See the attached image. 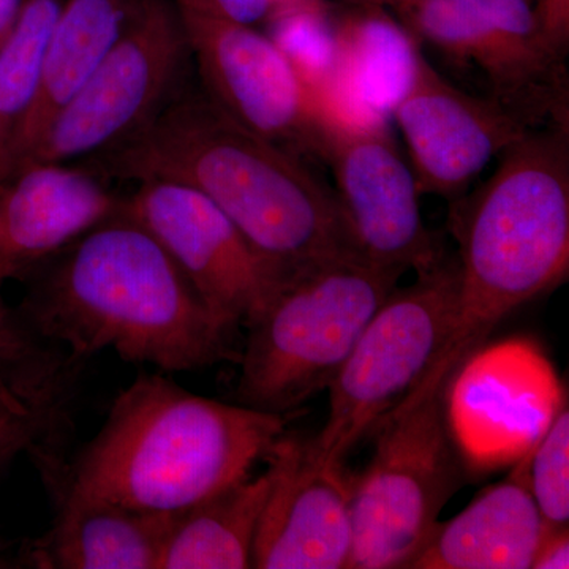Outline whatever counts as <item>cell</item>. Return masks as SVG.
Masks as SVG:
<instances>
[{"mask_svg": "<svg viewBox=\"0 0 569 569\" xmlns=\"http://www.w3.org/2000/svg\"><path fill=\"white\" fill-rule=\"evenodd\" d=\"M18 312L73 358L114 351L159 372L239 359L213 313L151 231L122 211L33 268Z\"/></svg>", "mask_w": 569, "mask_h": 569, "instance_id": "cell-1", "label": "cell"}, {"mask_svg": "<svg viewBox=\"0 0 569 569\" xmlns=\"http://www.w3.org/2000/svg\"><path fill=\"white\" fill-rule=\"evenodd\" d=\"M108 179H173L208 197L283 274L361 254L337 200L298 157L179 88L151 122L96 157ZM365 258V257H362Z\"/></svg>", "mask_w": 569, "mask_h": 569, "instance_id": "cell-2", "label": "cell"}, {"mask_svg": "<svg viewBox=\"0 0 569 569\" xmlns=\"http://www.w3.org/2000/svg\"><path fill=\"white\" fill-rule=\"evenodd\" d=\"M290 415L193 395L163 373L122 389L74 458L33 460L41 481L138 511L178 515L249 477L287 432Z\"/></svg>", "mask_w": 569, "mask_h": 569, "instance_id": "cell-3", "label": "cell"}, {"mask_svg": "<svg viewBox=\"0 0 569 569\" xmlns=\"http://www.w3.org/2000/svg\"><path fill=\"white\" fill-rule=\"evenodd\" d=\"M500 156L489 181L451 213L458 320L440 359L451 366L569 272V127L530 129Z\"/></svg>", "mask_w": 569, "mask_h": 569, "instance_id": "cell-4", "label": "cell"}, {"mask_svg": "<svg viewBox=\"0 0 569 569\" xmlns=\"http://www.w3.org/2000/svg\"><path fill=\"white\" fill-rule=\"evenodd\" d=\"M403 274L348 254L290 277L246 325L238 403L290 415L328 389Z\"/></svg>", "mask_w": 569, "mask_h": 569, "instance_id": "cell-5", "label": "cell"}, {"mask_svg": "<svg viewBox=\"0 0 569 569\" xmlns=\"http://www.w3.org/2000/svg\"><path fill=\"white\" fill-rule=\"evenodd\" d=\"M458 372L433 367L373 430L372 458L351 479L348 569H410L459 489L448 399Z\"/></svg>", "mask_w": 569, "mask_h": 569, "instance_id": "cell-6", "label": "cell"}, {"mask_svg": "<svg viewBox=\"0 0 569 569\" xmlns=\"http://www.w3.org/2000/svg\"><path fill=\"white\" fill-rule=\"evenodd\" d=\"M459 305L456 257L397 287L359 336L329 392L323 429L307 437L325 466H343L356 445L419 387L443 358Z\"/></svg>", "mask_w": 569, "mask_h": 569, "instance_id": "cell-7", "label": "cell"}, {"mask_svg": "<svg viewBox=\"0 0 569 569\" xmlns=\"http://www.w3.org/2000/svg\"><path fill=\"white\" fill-rule=\"evenodd\" d=\"M189 56L174 3L140 0L114 47L18 170L29 163L92 160L132 138L179 91Z\"/></svg>", "mask_w": 569, "mask_h": 569, "instance_id": "cell-8", "label": "cell"}, {"mask_svg": "<svg viewBox=\"0 0 569 569\" xmlns=\"http://www.w3.org/2000/svg\"><path fill=\"white\" fill-rule=\"evenodd\" d=\"M399 17L419 41L477 67L489 99L523 126L569 127L567 56L546 39L530 0H426Z\"/></svg>", "mask_w": 569, "mask_h": 569, "instance_id": "cell-9", "label": "cell"}, {"mask_svg": "<svg viewBox=\"0 0 569 569\" xmlns=\"http://www.w3.org/2000/svg\"><path fill=\"white\" fill-rule=\"evenodd\" d=\"M317 153L335 173L337 200L361 257L417 274L447 257L422 219L413 170L383 121L323 110Z\"/></svg>", "mask_w": 569, "mask_h": 569, "instance_id": "cell-10", "label": "cell"}, {"mask_svg": "<svg viewBox=\"0 0 569 569\" xmlns=\"http://www.w3.org/2000/svg\"><path fill=\"white\" fill-rule=\"evenodd\" d=\"M123 212L156 236L233 331L249 323L290 279L208 197L187 183L141 179L137 190L123 198Z\"/></svg>", "mask_w": 569, "mask_h": 569, "instance_id": "cell-11", "label": "cell"}, {"mask_svg": "<svg viewBox=\"0 0 569 569\" xmlns=\"http://www.w3.org/2000/svg\"><path fill=\"white\" fill-rule=\"evenodd\" d=\"M178 13L204 96L250 132L317 153L323 108L279 44L253 26Z\"/></svg>", "mask_w": 569, "mask_h": 569, "instance_id": "cell-12", "label": "cell"}, {"mask_svg": "<svg viewBox=\"0 0 569 569\" xmlns=\"http://www.w3.org/2000/svg\"><path fill=\"white\" fill-rule=\"evenodd\" d=\"M264 462L272 485L254 537L252 568L348 569L353 475L346 463L325 466L307 437L288 432Z\"/></svg>", "mask_w": 569, "mask_h": 569, "instance_id": "cell-13", "label": "cell"}, {"mask_svg": "<svg viewBox=\"0 0 569 569\" xmlns=\"http://www.w3.org/2000/svg\"><path fill=\"white\" fill-rule=\"evenodd\" d=\"M391 114L410 151L419 192L448 200L530 130L488 96L449 82L422 50Z\"/></svg>", "mask_w": 569, "mask_h": 569, "instance_id": "cell-14", "label": "cell"}, {"mask_svg": "<svg viewBox=\"0 0 569 569\" xmlns=\"http://www.w3.org/2000/svg\"><path fill=\"white\" fill-rule=\"evenodd\" d=\"M122 208L97 168L24 164L0 181V279L28 276Z\"/></svg>", "mask_w": 569, "mask_h": 569, "instance_id": "cell-15", "label": "cell"}, {"mask_svg": "<svg viewBox=\"0 0 569 569\" xmlns=\"http://www.w3.org/2000/svg\"><path fill=\"white\" fill-rule=\"evenodd\" d=\"M43 486L54 519L41 537L26 539L31 569H157L174 515L93 500L61 482Z\"/></svg>", "mask_w": 569, "mask_h": 569, "instance_id": "cell-16", "label": "cell"}, {"mask_svg": "<svg viewBox=\"0 0 569 569\" xmlns=\"http://www.w3.org/2000/svg\"><path fill=\"white\" fill-rule=\"evenodd\" d=\"M140 0H63L44 48L33 102L0 156V181L18 170L58 112L122 36Z\"/></svg>", "mask_w": 569, "mask_h": 569, "instance_id": "cell-17", "label": "cell"}, {"mask_svg": "<svg viewBox=\"0 0 569 569\" xmlns=\"http://www.w3.org/2000/svg\"><path fill=\"white\" fill-rule=\"evenodd\" d=\"M546 523L527 486V451L509 477L438 520L410 569H531Z\"/></svg>", "mask_w": 569, "mask_h": 569, "instance_id": "cell-18", "label": "cell"}, {"mask_svg": "<svg viewBox=\"0 0 569 569\" xmlns=\"http://www.w3.org/2000/svg\"><path fill=\"white\" fill-rule=\"evenodd\" d=\"M340 66L326 110L355 121H383L407 91L421 43L378 7H359L336 22Z\"/></svg>", "mask_w": 569, "mask_h": 569, "instance_id": "cell-19", "label": "cell"}, {"mask_svg": "<svg viewBox=\"0 0 569 569\" xmlns=\"http://www.w3.org/2000/svg\"><path fill=\"white\" fill-rule=\"evenodd\" d=\"M82 362L50 347L0 372V473L21 455L66 449Z\"/></svg>", "mask_w": 569, "mask_h": 569, "instance_id": "cell-20", "label": "cell"}, {"mask_svg": "<svg viewBox=\"0 0 569 569\" xmlns=\"http://www.w3.org/2000/svg\"><path fill=\"white\" fill-rule=\"evenodd\" d=\"M272 485L271 468L174 515L157 569L252 568L254 537Z\"/></svg>", "mask_w": 569, "mask_h": 569, "instance_id": "cell-21", "label": "cell"}, {"mask_svg": "<svg viewBox=\"0 0 569 569\" xmlns=\"http://www.w3.org/2000/svg\"><path fill=\"white\" fill-rule=\"evenodd\" d=\"M62 6L63 0H21L0 44V156L33 102L44 48Z\"/></svg>", "mask_w": 569, "mask_h": 569, "instance_id": "cell-22", "label": "cell"}, {"mask_svg": "<svg viewBox=\"0 0 569 569\" xmlns=\"http://www.w3.org/2000/svg\"><path fill=\"white\" fill-rule=\"evenodd\" d=\"M272 40L288 56L317 99H325L339 81L342 54L336 21L316 2L291 3L277 9Z\"/></svg>", "mask_w": 569, "mask_h": 569, "instance_id": "cell-23", "label": "cell"}, {"mask_svg": "<svg viewBox=\"0 0 569 569\" xmlns=\"http://www.w3.org/2000/svg\"><path fill=\"white\" fill-rule=\"evenodd\" d=\"M527 486L546 529L569 523V408L560 407L527 447Z\"/></svg>", "mask_w": 569, "mask_h": 569, "instance_id": "cell-24", "label": "cell"}, {"mask_svg": "<svg viewBox=\"0 0 569 569\" xmlns=\"http://www.w3.org/2000/svg\"><path fill=\"white\" fill-rule=\"evenodd\" d=\"M50 347L26 323L18 309L7 302L0 283V372L31 361Z\"/></svg>", "mask_w": 569, "mask_h": 569, "instance_id": "cell-25", "label": "cell"}, {"mask_svg": "<svg viewBox=\"0 0 569 569\" xmlns=\"http://www.w3.org/2000/svg\"><path fill=\"white\" fill-rule=\"evenodd\" d=\"M176 9L236 24L253 26L268 21L279 0H173Z\"/></svg>", "mask_w": 569, "mask_h": 569, "instance_id": "cell-26", "label": "cell"}, {"mask_svg": "<svg viewBox=\"0 0 569 569\" xmlns=\"http://www.w3.org/2000/svg\"><path fill=\"white\" fill-rule=\"evenodd\" d=\"M535 18L557 51L568 56L569 47V0H535Z\"/></svg>", "mask_w": 569, "mask_h": 569, "instance_id": "cell-27", "label": "cell"}, {"mask_svg": "<svg viewBox=\"0 0 569 569\" xmlns=\"http://www.w3.org/2000/svg\"><path fill=\"white\" fill-rule=\"evenodd\" d=\"M569 568V527L546 529L535 553L531 569Z\"/></svg>", "mask_w": 569, "mask_h": 569, "instance_id": "cell-28", "label": "cell"}, {"mask_svg": "<svg viewBox=\"0 0 569 569\" xmlns=\"http://www.w3.org/2000/svg\"><path fill=\"white\" fill-rule=\"evenodd\" d=\"M0 569H31L24 541L0 535Z\"/></svg>", "mask_w": 569, "mask_h": 569, "instance_id": "cell-29", "label": "cell"}, {"mask_svg": "<svg viewBox=\"0 0 569 569\" xmlns=\"http://www.w3.org/2000/svg\"><path fill=\"white\" fill-rule=\"evenodd\" d=\"M20 7L21 0H0V39L2 41L9 36Z\"/></svg>", "mask_w": 569, "mask_h": 569, "instance_id": "cell-30", "label": "cell"}, {"mask_svg": "<svg viewBox=\"0 0 569 569\" xmlns=\"http://www.w3.org/2000/svg\"><path fill=\"white\" fill-rule=\"evenodd\" d=\"M356 6L359 7H378V9H385V7H391L397 13L400 11L413 9L419 3L426 2V0H351Z\"/></svg>", "mask_w": 569, "mask_h": 569, "instance_id": "cell-31", "label": "cell"}, {"mask_svg": "<svg viewBox=\"0 0 569 569\" xmlns=\"http://www.w3.org/2000/svg\"><path fill=\"white\" fill-rule=\"evenodd\" d=\"M0 283H6V282H3V280H2V279H0Z\"/></svg>", "mask_w": 569, "mask_h": 569, "instance_id": "cell-32", "label": "cell"}, {"mask_svg": "<svg viewBox=\"0 0 569 569\" xmlns=\"http://www.w3.org/2000/svg\"><path fill=\"white\" fill-rule=\"evenodd\" d=\"M0 44H2V39H0Z\"/></svg>", "mask_w": 569, "mask_h": 569, "instance_id": "cell-33", "label": "cell"}]
</instances>
